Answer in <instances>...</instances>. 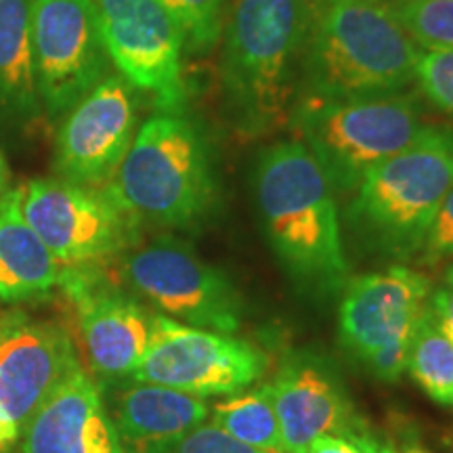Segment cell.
I'll list each match as a JSON object with an SVG mask.
<instances>
[{
    "label": "cell",
    "mask_w": 453,
    "mask_h": 453,
    "mask_svg": "<svg viewBox=\"0 0 453 453\" xmlns=\"http://www.w3.org/2000/svg\"><path fill=\"white\" fill-rule=\"evenodd\" d=\"M9 189H11V168H9L7 157L3 154V150H0V196Z\"/></svg>",
    "instance_id": "obj_31"
},
{
    "label": "cell",
    "mask_w": 453,
    "mask_h": 453,
    "mask_svg": "<svg viewBox=\"0 0 453 453\" xmlns=\"http://www.w3.org/2000/svg\"><path fill=\"white\" fill-rule=\"evenodd\" d=\"M120 280L128 292L179 324L220 334L240 330V292L177 237H156L124 252Z\"/></svg>",
    "instance_id": "obj_8"
},
{
    "label": "cell",
    "mask_w": 453,
    "mask_h": 453,
    "mask_svg": "<svg viewBox=\"0 0 453 453\" xmlns=\"http://www.w3.org/2000/svg\"><path fill=\"white\" fill-rule=\"evenodd\" d=\"M393 13L420 49L453 50V0H399Z\"/></svg>",
    "instance_id": "obj_24"
},
{
    "label": "cell",
    "mask_w": 453,
    "mask_h": 453,
    "mask_svg": "<svg viewBox=\"0 0 453 453\" xmlns=\"http://www.w3.org/2000/svg\"><path fill=\"white\" fill-rule=\"evenodd\" d=\"M418 257H420V265H426V267H437L453 260V189L441 203Z\"/></svg>",
    "instance_id": "obj_27"
},
{
    "label": "cell",
    "mask_w": 453,
    "mask_h": 453,
    "mask_svg": "<svg viewBox=\"0 0 453 453\" xmlns=\"http://www.w3.org/2000/svg\"><path fill=\"white\" fill-rule=\"evenodd\" d=\"M30 36L42 113L59 122L107 73V53L95 0H32Z\"/></svg>",
    "instance_id": "obj_9"
},
{
    "label": "cell",
    "mask_w": 453,
    "mask_h": 453,
    "mask_svg": "<svg viewBox=\"0 0 453 453\" xmlns=\"http://www.w3.org/2000/svg\"><path fill=\"white\" fill-rule=\"evenodd\" d=\"M315 3H324V4H327V3H338V0H315Z\"/></svg>",
    "instance_id": "obj_35"
},
{
    "label": "cell",
    "mask_w": 453,
    "mask_h": 453,
    "mask_svg": "<svg viewBox=\"0 0 453 453\" xmlns=\"http://www.w3.org/2000/svg\"><path fill=\"white\" fill-rule=\"evenodd\" d=\"M372 453H396V449H393V447L376 443V441L372 439Z\"/></svg>",
    "instance_id": "obj_33"
},
{
    "label": "cell",
    "mask_w": 453,
    "mask_h": 453,
    "mask_svg": "<svg viewBox=\"0 0 453 453\" xmlns=\"http://www.w3.org/2000/svg\"><path fill=\"white\" fill-rule=\"evenodd\" d=\"M111 65L160 111L183 110V34L157 0H95Z\"/></svg>",
    "instance_id": "obj_12"
},
{
    "label": "cell",
    "mask_w": 453,
    "mask_h": 453,
    "mask_svg": "<svg viewBox=\"0 0 453 453\" xmlns=\"http://www.w3.org/2000/svg\"><path fill=\"white\" fill-rule=\"evenodd\" d=\"M17 441H19V430H17L11 418L0 407V451H4L7 447L17 443Z\"/></svg>",
    "instance_id": "obj_30"
},
{
    "label": "cell",
    "mask_w": 453,
    "mask_h": 453,
    "mask_svg": "<svg viewBox=\"0 0 453 453\" xmlns=\"http://www.w3.org/2000/svg\"><path fill=\"white\" fill-rule=\"evenodd\" d=\"M70 300L90 370L104 382L127 380L145 359L154 338V313L99 267L61 269L59 286Z\"/></svg>",
    "instance_id": "obj_11"
},
{
    "label": "cell",
    "mask_w": 453,
    "mask_h": 453,
    "mask_svg": "<svg viewBox=\"0 0 453 453\" xmlns=\"http://www.w3.org/2000/svg\"><path fill=\"white\" fill-rule=\"evenodd\" d=\"M396 453H430L428 449H424V447L416 445V443H407L401 447V449H396Z\"/></svg>",
    "instance_id": "obj_32"
},
{
    "label": "cell",
    "mask_w": 453,
    "mask_h": 453,
    "mask_svg": "<svg viewBox=\"0 0 453 453\" xmlns=\"http://www.w3.org/2000/svg\"><path fill=\"white\" fill-rule=\"evenodd\" d=\"M53 173L70 183L111 185L137 134V88L111 72L59 120Z\"/></svg>",
    "instance_id": "obj_13"
},
{
    "label": "cell",
    "mask_w": 453,
    "mask_h": 453,
    "mask_svg": "<svg viewBox=\"0 0 453 453\" xmlns=\"http://www.w3.org/2000/svg\"><path fill=\"white\" fill-rule=\"evenodd\" d=\"M290 127L330 179L350 194L370 170L416 143L430 128L416 101L382 95L342 101H298Z\"/></svg>",
    "instance_id": "obj_6"
},
{
    "label": "cell",
    "mask_w": 453,
    "mask_h": 453,
    "mask_svg": "<svg viewBox=\"0 0 453 453\" xmlns=\"http://www.w3.org/2000/svg\"><path fill=\"white\" fill-rule=\"evenodd\" d=\"M162 453H267L254 449L235 441L231 434H226L225 430L214 426L211 420H206L200 426L187 433L183 439H179L177 443L170 445L166 451Z\"/></svg>",
    "instance_id": "obj_26"
},
{
    "label": "cell",
    "mask_w": 453,
    "mask_h": 453,
    "mask_svg": "<svg viewBox=\"0 0 453 453\" xmlns=\"http://www.w3.org/2000/svg\"><path fill=\"white\" fill-rule=\"evenodd\" d=\"M32 0H0V118L26 127L42 116L34 73Z\"/></svg>",
    "instance_id": "obj_20"
},
{
    "label": "cell",
    "mask_w": 453,
    "mask_h": 453,
    "mask_svg": "<svg viewBox=\"0 0 453 453\" xmlns=\"http://www.w3.org/2000/svg\"><path fill=\"white\" fill-rule=\"evenodd\" d=\"M428 309L439 330L453 342V280H445L439 290L430 294Z\"/></svg>",
    "instance_id": "obj_28"
},
{
    "label": "cell",
    "mask_w": 453,
    "mask_h": 453,
    "mask_svg": "<svg viewBox=\"0 0 453 453\" xmlns=\"http://www.w3.org/2000/svg\"><path fill=\"white\" fill-rule=\"evenodd\" d=\"M420 47L380 0H338L311 17L298 101L403 93L416 82Z\"/></svg>",
    "instance_id": "obj_3"
},
{
    "label": "cell",
    "mask_w": 453,
    "mask_h": 453,
    "mask_svg": "<svg viewBox=\"0 0 453 453\" xmlns=\"http://www.w3.org/2000/svg\"><path fill=\"white\" fill-rule=\"evenodd\" d=\"M19 453H122L101 387L84 367L38 407L21 430Z\"/></svg>",
    "instance_id": "obj_17"
},
{
    "label": "cell",
    "mask_w": 453,
    "mask_h": 453,
    "mask_svg": "<svg viewBox=\"0 0 453 453\" xmlns=\"http://www.w3.org/2000/svg\"><path fill=\"white\" fill-rule=\"evenodd\" d=\"M78 367L76 342L61 321L24 311L0 313V407L19 434Z\"/></svg>",
    "instance_id": "obj_14"
},
{
    "label": "cell",
    "mask_w": 453,
    "mask_h": 453,
    "mask_svg": "<svg viewBox=\"0 0 453 453\" xmlns=\"http://www.w3.org/2000/svg\"><path fill=\"white\" fill-rule=\"evenodd\" d=\"M254 197L265 235L298 286L334 294L349 283L336 191L307 145L280 141L260 151Z\"/></svg>",
    "instance_id": "obj_1"
},
{
    "label": "cell",
    "mask_w": 453,
    "mask_h": 453,
    "mask_svg": "<svg viewBox=\"0 0 453 453\" xmlns=\"http://www.w3.org/2000/svg\"><path fill=\"white\" fill-rule=\"evenodd\" d=\"M445 280H453V265H449V269L445 271Z\"/></svg>",
    "instance_id": "obj_34"
},
{
    "label": "cell",
    "mask_w": 453,
    "mask_h": 453,
    "mask_svg": "<svg viewBox=\"0 0 453 453\" xmlns=\"http://www.w3.org/2000/svg\"><path fill=\"white\" fill-rule=\"evenodd\" d=\"M61 267L21 211V187L0 196V300L7 304L47 296Z\"/></svg>",
    "instance_id": "obj_19"
},
{
    "label": "cell",
    "mask_w": 453,
    "mask_h": 453,
    "mask_svg": "<svg viewBox=\"0 0 453 453\" xmlns=\"http://www.w3.org/2000/svg\"><path fill=\"white\" fill-rule=\"evenodd\" d=\"M267 370V357L252 342L185 326L154 313V338L130 378L200 396H229L250 388Z\"/></svg>",
    "instance_id": "obj_10"
},
{
    "label": "cell",
    "mask_w": 453,
    "mask_h": 453,
    "mask_svg": "<svg viewBox=\"0 0 453 453\" xmlns=\"http://www.w3.org/2000/svg\"><path fill=\"white\" fill-rule=\"evenodd\" d=\"M21 211L61 269L101 267L139 243L141 223L110 185L30 179L21 187Z\"/></svg>",
    "instance_id": "obj_7"
},
{
    "label": "cell",
    "mask_w": 453,
    "mask_h": 453,
    "mask_svg": "<svg viewBox=\"0 0 453 453\" xmlns=\"http://www.w3.org/2000/svg\"><path fill=\"white\" fill-rule=\"evenodd\" d=\"M183 34L185 50L203 55L217 47L225 32L226 0H157Z\"/></svg>",
    "instance_id": "obj_23"
},
{
    "label": "cell",
    "mask_w": 453,
    "mask_h": 453,
    "mask_svg": "<svg viewBox=\"0 0 453 453\" xmlns=\"http://www.w3.org/2000/svg\"><path fill=\"white\" fill-rule=\"evenodd\" d=\"M430 294L428 277L401 265L350 280L340 303L344 347L365 361L387 344L411 342Z\"/></svg>",
    "instance_id": "obj_15"
},
{
    "label": "cell",
    "mask_w": 453,
    "mask_h": 453,
    "mask_svg": "<svg viewBox=\"0 0 453 453\" xmlns=\"http://www.w3.org/2000/svg\"><path fill=\"white\" fill-rule=\"evenodd\" d=\"M416 82L430 104L453 116V50H420Z\"/></svg>",
    "instance_id": "obj_25"
},
{
    "label": "cell",
    "mask_w": 453,
    "mask_h": 453,
    "mask_svg": "<svg viewBox=\"0 0 453 453\" xmlns=\"http://www.w3.org/2000/svg\"><path fill=\"white\" fill-rule=\"evenodd\" d=\"M307 453H372V437L367 434L355 439L324 437L315 441Z\"/></svg>",
    "instance_id": "obj_29"
},
{
    "label": "cell",
    "mask_w": 453,
    "mask_h": 453,
    "mask_svg": "<svg viewBox=\"0 0 453 453\" xmlns=\"http://www.w3.org/2000/svg\"><path fill=\"white\" fill-rule=\"evenodd\" d=\"M107 384L104 403L122 453H162L211 418V405L200 396L133 378Z\"/></svg>",
    "instance_id": "obj_18"
},
{
    "label": "cell",
    "mask_w": 453,
    "mask_h": 453,
    "mask_svg": "<svg viewBox=\"0 0 453 453\" xmlns=\"http://www.w3.org/2000/svg\"><path fill=\"white\" fill-rule=\"evenodd\" d=\"M405 372L434 403L453 407V342L434 324L430 309L413 334Z\"/></svg>",
    "instance_id": "obj_22"
},
{
    "label": "cell",
    "mask_w": 453,
    "mask_h": 453,
    "mask_svg": "<svg viewBox=\"0 0 453 453\" xmlns=\"http://www.w3.org/2000/svg\"><path fill=\"white\" fill-rule=\"evenodd\" d=\"M453 189V130L430 127L416 143L370 170L347 208L353 234L372 252L418 257Z\"/></svg>",
    "instance_id": "obj_5"
},
{
    "label": "cell",
    "mask_w": 453,
    "mask_h": 453,
    "mask_svg": "<svg viewBox=\"0 0 453 453\" xmlns=\"http://www.w3.org/2000/svg\"><path fill=\"white\" fill-rule=\"evenodd\" d=\"M271 390L286 453H307L324 437L365 434L342 382L324 361L294 357L277 372Z\"/></svg>",
    "instance_id": "obj_16"
},
{
    "label": "cell",
    "mask_w": 453,
    "mask_h": 453,
    "mask_svg": "<svg viewBox=\"0 0 453 453\" xmlns=\"http://www.w3.org/2000/svg\"><path fill=\"white\" fill-rule=\"evenodd\" d=\"M141 225L189 231L211 217L217 180L206 139L183 110L147 118L111 180Z\"/></svg>",
    "instance_id": "obj_4"
},
{
    "label": "cell",
    "mask_w": 453,
    "mask_h": 453,
    "mask_svg": "<svg viewBox=\"0 0 453 453\" xmlns=\"http://www.w3.org/2000/svg\"><path fill=\"white\" fill-rule=\"evenodd\" d=\"M311 17L307 0L231 3L220 82L226 110L242 137H267L290 127Z\"/></svg>",
    "instance_id": "obj_2"
},
{
    "label": "cell",
    "mask_w": 453,
    "mask_h": 453,
    "mask_svg": "<svg viewBox=\"0 0 453 453\" xmlns=\"http://www.w3.org/2000/svg\"><path fill=\"white\" fill-rule=\"evenodd\" d=\"M208 420L243 445L267 453H286L271 384L229 395L211 407Z\"/></svg>",
    "instance_id": "obj_21"
}]
</instances>
